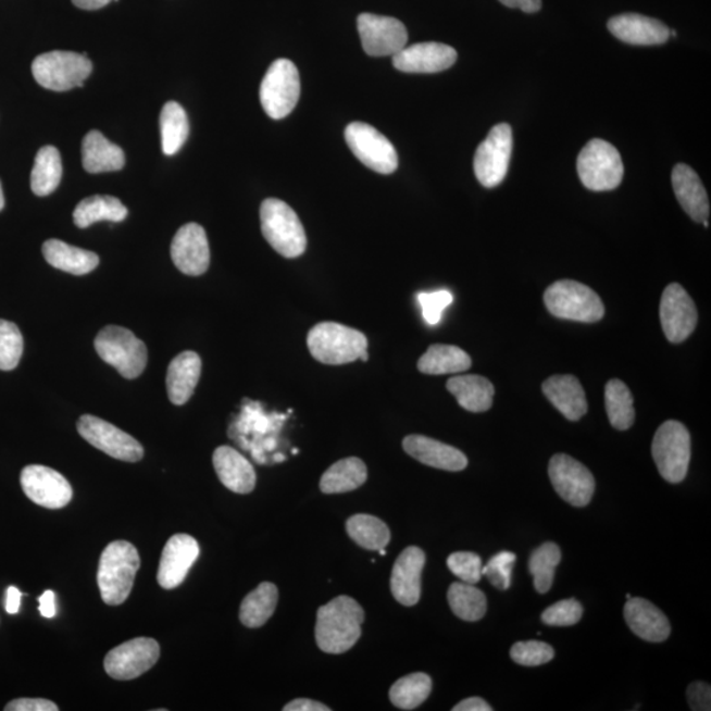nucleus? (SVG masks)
<instances>
[{
    "label": "nucleus",
    "instance_id": "f257e3e1",
    "mask_svg": "<svg viewBox=\"0 0 711 711\" xmlns=\"http://www.w3.org/2000/svg\"><path fill=\"white\" fill-rule=\"evenodd\" d=\"M365 620L363 608L347 596L334 598L317 610L315 639L326 653H345L358 644Z\"/></svg>",
    "mask_w": 711,
    "mask_h": 711
},
{
    "label": "nucleus",
    "instance_id": "f03ea898",
    "mask_svg": "<svg viewBox=\"0 0 711 711\" xmlns=\"http://www.w3.org/2000/svg\"><path fill=\"white\" fill-rule=\"evenodd\" d=\"M140 564L139 552L129 541H112L104 548L99 560L98 586L105 603L117 607L127 601Z\"/></svg>",
    "mask_w": 711,
    "mask_h": 711
},
{
    "label": "nucleus",
    "instance_id": "7ed1b4c3",
    "mask_svg": "<svg viewBox=\"0 0 711 711\" xmlns=\"http://www.w3.org/2000/svg\"><path fill=\"white\" fill-rule=\"evenodd\" d=\"M308 347L320 363L342 365L360 360L366 352L367 339L363 333L345 324L323 322L310 329Z\"/></svg>",
    "mask_w": 711,
    "mask_h": 711
},
{
    "label": "nucleus",
    "instance_id": "20e7f679",
    "mask_svg": "<svg viewBox=\"0 0 711 711\" xmlns=\"http://www.w3.org/2000/svg\"><path fill=\"white\" fill-rule=\"evenodd\" d=\"M261 230L271 247L286 259L302 255L308 237L297 212L288 203L267 198L260 209Z\"/></svg>",
    "mask_w": 711,
    "mask_h": 711
},
{
    "label": "nucleus",
    "instance_id": "39448f33",
    "mask_svg": "<svg viewBox=\"0 0 711 711\" xmlns=\"http://www.w3.org/2000/svg\"><path fill=\"white\" fill-rule=\"evenodd\" d=\"M546 308L560 320L596 323L604 315L601 298L577 280H558L545 292Z\"/></svg>",
    "mask_w": 711,
    "mask_h": 711
},
{
    "label": "nucleus",
    "instance_id": "423d86ee",
    "mask_svg": "<svg viewBox=\"0 0 711 711\" xmlns=\"http://www.w3.org/2000/svg\"><path fill=\"white\" fill-rule=\"evenodd\" d=\"M93 345L99 358L114 366L124 378L135 379L145 372L148 363L147 347L136 338L133 330L118 326L104 327Z\"/></svg>",
    "mask_w": 711,
    "mask_h": 711
},
{
    "label": "nucleus",
    "instance_id": "0eeeda50",
    "mask_svg": "<svg viewBox=\"0 0 711 711\" xmlns=\"http://www.w3.org/2000/svg\"><path fill=\"white\" fill-rule=\"evenodd\" d=\"M691 457L688 428L677 421H666L652 440V458L660 476L671 484L684 482Z\"/></svg>",
    "mask_w": 711,
    "mask_h": 711
},
{
    "label": "nucleus",
    "instance_id": "6e6552de",
    "mask_svg": "<svg viewBox=\"0 0 711 711\" xmlns=\"http://www.w3.org/2000/svg\"><path fill=\"white\" fill-rule=\"evenodd\" d=\"M577 172L586 189L610 191L621 185L625 167L619 149L608 141L595 139L579 152Z\"/></svg>",
    "mask_w": 711,
    "mask_h": 711
},
{
    "label": "nucleus",
    "instance_id": "1a4fd4ad",
    "mask_svg": "<svg viewBox=\"0 0 711 711\" xmlns=\"http://www.w3.org/2000/svg\"><path fill=\"white\" fill-rule=\"evenodd\" d=\"M92 72L86 54L54 51L36 58L33 74L36 83L48 90L67 91L83 87Z\"/></svg>",
    "mask_w": 711,
    "mask_h": 711
},
{
    "label": "nucleus",
    "instance_id": "9d476101",
    "mask_svg": "<svg viewBox=\"0 0 711 711\" xmlns=\"http://www.w3.org/2000/svg\"><path fill=\"white\" fill-rule=\"evenodd\" d=\"M301 96V78L291 61L279 59L267 68L260 86V101L266 114L279 121L291 114Z\"/></svg>",
    "mask_w": 711,
    "mask_h": 711
},
{
    "label": "nucleus",
    "instance_id": "9b49d317",
    "mask_svg": "<svg viewBox=\"0 0 711 711\" xmlns=\"http://www.w3.org/2000/svg\"><path fill=\"white\" fill-rule=\"evenodd\" d=\"M513 145V129L509 124L491 128L474 154L473 170L479 184L491 189L502 183L509 171Z\"/></svg>",
    "mask_w": 711,
    "mask_h": 711
},
{
    "label": "nucleus",
    "instance_id": "f8f14e48",
    "mask_svg": "<svg viewBox=\"0 0 711 711\" xmlns=\"http://www.w3.org/2000/svg\"><path fill=\"white\" fill-rule=\"evenodd\" d=\"M346 141L361 164L379 174H391L398 167L395 146L370 124L353 122L346 128Z\"/></svg>",
    "mask_w": 711,
    "mask_h": 711
},
{
    "label": "nucleus",
    "instance_id": "ddd939ff",
    "mask_svg": "<svg viewBox=\"0 0 711 711\" xmlns=\"http://www.w3.org/2000/svg\"><path fill=\"white\" fill-rule=\"evenodd\" d=\"M78 433L99 451L126 463L145 458V448L133 436L93 415H84L77 423Z\"/></svg>",
    "mask_w": 711,
    "mask_h": 711
},
{
    "label": "nucleus",
    "instance_id": "4468645a",
    "mask_svg": "<svg viewBox=\"0 0 711 711\" xmlns=\"http://www.w3.org/2000/svg\"><path fill=\"white\" fill-rule=\"evenodd\" d=\"M551 483L558 495L575 508H584L591 501L596 479L591 472L576 459L558 453L548 465Z\"/></svg>",
    "mask_w": 711,
    "mask_h": 711
},
{
    "label": "nucleus",
    "instance_id": "2eb2a0df",
    "mask_svg": "<svg viewBox=\"0 0 711 711\" xmlns=\"http://www.w3.org/2000/svg\"><path fill=\"white\" fill-rule=\"evenodd\" d=\"M160 658V646L151 638H136L117 646L104 659V670L118 682H128L153 669Z\"/></svg>",
    "mask_w": 711,
    "mask_h": 711
},
{
    "label": "nucleus",
    "instance_id": "dca6fc26",
    "mask_svg": "<svg viewBox=\"0 0 711 711\" xmlns=\"http://www.w3.org/2000/svg\"><path fill=\"white\" fill-rule=\"evenodd\" d=\"M358 29L363 49L372 58H392L407 47L409 40L407 27L395 17L361 14Z\"/></svg>",
    "mask_w": 711,
    "mask_h": 711
},
{
    "label": "nucleus",
    "instance_id": "f3484780",
    "mask_svg": "<svg viewBox=\"0 0 711 711\" xmlns=\"http://www.w3.org/2000/svg\"><path fill=\"white\" fill-rule=\"evenodd\" d=\"M21 484L29 500L41 508L62 509L73 498L72 485L52 467L43 465L24 467Z\"/></svg>",
    "mask_w": 711,
    "mask_h": 711
},
{
    "label": "nucleus",
    "instance_id": "a211bd4d",
    "mask_svg": "<svg viewBox=\"0 0 711 711\" xmlns=\"http://www.w3.org/2000/svg\"><path fill=\"white\" fill-rule=\"evenodd\" d=\"M660 321L666 339L675 345L694 334L698 321L697 309L694 299L682 285L666 286L661 296Z\"/></svg>",
    "mask_w": 711,
    "mask_h": 711
},
{
    "label": "nucleus",
    "instance_id": "6ab92c4d",
    "mask_svg": "<svg viewBox=\"0 0 711 711\" xmlns=\"http://www.w3.org/2000/svg\"><path fill=\"white\" fill-rule=\"evenodd\" d=\"M171 254L174 265L187 276H202L210 266L208 235L197 223L185 224L172 241Z\"/></svg>",
    "mask_w": 711,
    "mask_h": 711
},
{
    "label": "nucleus",
    "instance_id": "aec40b11",
    "mask_svg": "<svg viewBox=\"0 0 711 711\" xmlns=\"http://www.w3.org/2000/svg\"><path fill=\"white\" fill-rule=\"evenodd\" d=\"M199 557L198 541L190 535L177 534L167 540L162 551L158 582L161 588L171 590L185 582L187 573Z\"/></svg>",
    "mask_w": 711,
    "mask_h": 711
},
{
    "label": "nucleus",
    "instance_id": "412c9836",
    "mask_svg": "<svg viewBox=\"0 0 711 711\" xmlns=\"http://www.w3.org/2000/svg\"><path fill=\"white\" fill-rule=\"evenodd\" d=\"M458 52L440 42H420L392 55V65L403 73H440L454 65Z\"/></svg>",
    "mask_w": 711,
    "mask_h": 711
},
{
    "label": "nucleus",
    "instance_id": "4be33fe9",
    "mask_svg": "<svg viewBox=\"0 0 711 711\" xmlns=\"http://www.w3.org/2000/svg\"><path fill=\"white\" fill-rule=\"evenodd\" d=\"M426 554L420 547H408L392 566L390 588L392 596L404 607H414L421 600L422 572Z\"/></svg>",
    "mask_w": 711,
    "mask_h": 711
},
{
    "label": "nucleus",
    "instance_id": "5701e85b",
    "mask_svg": "<svg viewBox=\"0 0 711 711\" xmlns=\"http://www.w3.org/2000/svg\"><path fill=\"white\" fill-rule=\"evenodd\" d=\"M608 28L616 39L632 46H661L671 37V29L664 23L639 14L611 17Z\"/></svg>",
    "mask_w": 711,
    "mask_h": 711
},
{
    "label": "nucleus",
    "instance_id": "b1692460",
    "mask_svg": "<svg viewBox=\"0 0 711 711\" xmlns=\"http://www.w3.org/2000/svg\"><path fill=\"white\" fill-rule=\"evenodd\" d=\"M404 452L420 463L448 472L464 471L467 459L460 449L423 435H409L403 439Z\"/></svg>",
    "mask_w": 711,
    "mask_h": 711
},
{
    "label": "nucleus",
    "instance_id": "393cba45",
    "mask_svg": "<svg viewBox=\"0 0 711 711\" xmlns=\"http://www.w3.org/2000/svg\"><path fill=\"white\" fill-rule=\"evenodd\" d=\"M626 623L639 638L660 644L670 638L671 625L663 611L645 598H629L625 604Z\"/></svg>",
    "mask_w": 711,
    "mask_h": 711
},
{
    "label": "nucleus",
    "instance_id": "a878e982",
    "mask_svg": "<svg viewBox=\"0 0 711 711\" xmlns=\"http://www.w3.org/2000/svg\"><path fill=\"white\" fill-rule=\"evenodd\" d=\"M673 191L683 210L691 220L702 223L709 220L710 203L702 180L690 166L678 164L672 172Z\"/></svg>",
    "mask_w": 711,
    "mask_h": 711
},
{
    "label": "nucleus",
    "instance_id": "bb28decb",
    "mask_svg": "<svg viewBox=\"0 0 711 711\" xmlns=\"http://www.w3.org/2000/svg\"><path fill=\"white\" fill-rule=\"evenodd\" d=\"M221 483L237 495H248L255 486V472L249 461L228 446L215 449L212 457Z\"/></svg>",
    "mask_w": 711,
    "mask_h": 711
},
{
    "label": "nucleus",
    "instance_id": "cd10ccee",
    "mask_svg": "<svg viewBox=\"0 0 711 711\" xmlns=\"http://www.w3.org/2000/svg\"><path fill=\"white\" fill-rule=\"evenodd\" d=\"M202 372V360L191 351L179 353L172 360L166 373V390L171 402L183 407L195 395Z\"/></svg>",
    "mask_w": 711,
    "mask_h": 711
},
{
    "label": "nucleus",
    "instance_id": "c85d7f7f",
    "mask_svg": "<svg viewBox=\"0 0 711 711\" xmlns=\"http://www.w3.org/2000/svg\"><path fill=\"white\" fill-rule=\"evenodd\" d=\"M542 392L566 420L576 422L588 413V401L575 376H552L542 384Z\"/></svg>",
    "mask_w": 711,
    "mask_h": 711
},
{
    "label": "nucleus",
    "instance_id": "c756f323",
    "mask_svg": "<svg viewBox=\"0 0 711 711\" xmlns=\"http://www.w3.org/2000/svg\"><path fill=\"white\" fill-rule=\"evenodd\" d=\"M83 164L86 172L97 174L122 171L126 158L122 148L105 139L99 130H90L83 142Z\"/></svg>",
    "mask_w": 711,
    "mask_h": 711
},
{
    "label": "nucleus",
    "instance_id": "7c9ffc66",
    "mask_svg": "<svg viewBox=\"0 0 711 711\" xmlns=\"http://www.w3.org/2000/svg\"><path fill=\"white\" fill-rule=\"evenodd\" d=\"M42 254L49 265H52L55 270L74 274V276H84V274L92 272L99 265L97 253L68 246L58 239L43 242Z\"/></svg>",
    "mask_w": 711,
    "mask_h": 711
},
{
    "label": "nucleus",
    "instance_id": "2f4dec72",
    "mask_svg": "<svg viewBox=\"0 0 711 711\" xmlns=\"http://www.w3.org/2000/svg\"><path fill=\"white\" fill-rule=\"evenodd\" d=\"M447 389L458 399L460 407L471 413H485L495 398V386L477 374L449 378Z\"/></svg>",
    "mask_w": 711,
    "mask_h": 711
},
{
    "label": "nucleus",
    "instance_id": "473e14b6",
    "mask_svg": "<svg viewBox=\"0 0 711 711\" xmlns=\"http://www.w3.org/2000/svg\"><path fill=\"white\" fill-rule=\"evenodd\" d=\"M367 478V470L363 460L348 458L330 465L321 478V490L324 495H340L360 488Z\"/></svg>",
    "mask_w": 711,
    "mask_h": 711
},
{
    "label": "nucleus",
    "instance_id": "72a5a7b5",
    "mask_svg": "<svg viewBox=\"0 0 711 711\" xmlns=\"http://www.w3.org/2000/svg\"><path fill=\"white\" fill-rule=\"evenodd\" d=\"M128 210L117 198L111 196H92L85 198L73 212L74 224L79 228H87L93 223L123 222Z\"/></svg>",
    "mask_w": 711,
    "mask_h": 711
},
{
    "label": "nucleus",
    "instance_id": "f704fd0d",
    "mask_svg": "<svg viewBox=\"0 0 711 711\" xmlns=\"http://www.w3.org/2000/svg\"><path fill=\"white\" fill-rule=\"evenodd\" d=\"M472 366L471 356L457 346L434 345L417 361V370L424 374L461 373Z\"/></svg>",
    "mask_w": 711,
    "mask_h": 711
},
{
    "label": "nucleus",
    "instance_id": "c9c22d12",
    "mask_svg": "<svg viewBox=\"0 0 711 711\" xmlns=\"http://www.w3.org/2000/svg\"><path fill=\"white\" fill-rule=\"evenodd\" d=\"M278 589L272 583H263L242 600L240 621L249 628L264 626L277 608Z\"/></svg>",
    "mask_w": 711,
    "mask_h": 711
},
{
    "label": "nucleus",
    "instance_id": "e433bc0d",
    "mask_svg": "<svg viewBox=\"0 0 711 711\" xmlns=\"http://www.w3.org/2000/svg\"><path fill=\"white\" fill-rule=\"evenodd\" d=\"M62 177V162L58 148L42 147L36 154L30 187L37 197H47L58 189Z\"/></svg>",
    "mask_w": 711,
    "mask_h": 711
},
{
    "label": "nucleus",
    "instance_id": "4c0bfd02",
    "mask_svg": "<svg viewBox=\"0 0 711 711\" xmlns=\"http://www.w3.org/2000/svg\"><path fill=\"white\" fill-rule=\"evenodd\" d=\"M162 151L166 155L176 154L189 137V118L183 105L167 102L160 116Z\"/></svg>",
    "mask_w": 711,
    "mask_h": 711
},
{
    "label": "nucleus",
    "instance_id": "58836bf2",
    "mask_svg": "<svg viewBox=\"0 0 711 711\" xmlns=\"http://www.w3.org/2000/svg\"><path fill=\"white\" fill-rule=\"evenodd\" d=\"M347 533L356 545L370 551H379L390 542V529L377 516L358 514L347 521Z\"/></svg>",
    "mask_w": 711,
    "mask_h": 711
},
{
    "label": "nucleus",
    "instance_id": "ea45409f",
    "mask_svg": "<svg viewBox=\"0 0 711 711\" xmlns=\"http://www.w3.org/2000/svg\"><path fill=\"white\" fill-rule=\"evenodd\" d=\"M604 404L611 426L626 432L635 421L634 398L621 379H611L604 388Z\"/></svg>",
    "mask_w": 711,
    "mask_h": 711
},
{
    "label": "nucleus",
    "instance_id": "a19ab883",
    "mask_svg": "<svg viewBox=\"0 0 711 711\" xmlns=\"http://www.w3.org/2000/svg\"><path fill=\"white\" fill-rule=\"evenodd\" d=\"M448 603L453 614L466 622L484 619L488 603L484 592L466 583H453L448 589Z\"/></svg>",
    "mask_w": 711,
    "mask_h": 711
},
{
    "label": "nucleus",
    "instance_id": "79ce46f5",
    "mask_svg": "<svg viewBox=\"0 0 711 711\" xmlns=\"http://www.w3.org/2000/svg\"><path fill=\"white\" fill-rule=\"evenodd\" d=\"M432 690V677L422 672L411 673L391 686L390 701L398 709L414 710L427 700Z\"/></svg>",
    "mask_w": 711,
    "mask_h": 711
},
{
    "label": "nucleus",
    "instance_id": "37998d69",
    "mask_svg": "<svg viewBox=\"0 0 711 711\" xmlns=\"http://www.w3.org/2000/svg\"><path fill=\"white\" fill-rule=\"evenodd\" d=\"M561 561V551L552 541L545 542L529 558L528 570L534 577V586L540 595L550 591L553 585L554 572Z\"/></svg>",
    "mask_w": 711,
    "mask_h": 711
},
{
    "label": "nucleus",
    "instance_id": "c03bdc74",
    "mask_svg": "<svg viewBox=\"0 0 711 711\" xmlns=\"http://www.w3.org/2000/svg\"><path fill=\"white\" fill-rule=\"evenodd\" d=\"M24 340L16 324L0 320V371H12L21 363Z\"/></svg>",
    "mask_w": 711,
    "mask_h": 711
},
{
    "label": "nucleus",
    "instance_id": "a18cd8bd",
    "mask_svg": "<svg viewBox=\"0 0 711 711\" xmlns=\"http://www.w3.org/2000/svg\"><path fill=\"white\" fill-rule=\"evenodd\" d=\"M510 657L516 664L525 666H538L550 663L554 658L553 648L545 641L528 640L517 641L511 648Z\"/></svg>",
    "mask_w": 711,
    "mask_h": 711
},
{
    "label": "nucleus",
    "instance_id": "49530a36",
    "mask_svg": "<svg viewBox=\"0 0 711 711\" xmlns=\"http://www.w3.org/2000/svg\"><path fill=\"white\" fill-rule=\"evenodd\" d=\"M449 571L461 582L477 584L483 577V560L474 552H454L447 560Z\"/></svg>",
    "mask_w": 711,
    "mask_h": 711
},
{
    "label": "nucleus",
    "instance_id": "de8ad7c7",
    "mask_svg": "<svg viewBox=\"0 0 711 711\" xmlns=\"http://www.w3.org/2000/svg\"><path fill=\"white\" fill-rule=\"evenodd\" d=\"M515 553L502 551L483 566V576L488 577L490 584L497 589L508 590L511 586V576L515 564Z\"/></svg>",
    "mask_w": 711,
    "mask_h": 711
},
{
    "label": "nucleus",
    "instance_id": "09e8293b",
    "mask_svg": "<svg viewBox=\"0 0 711 711\" xmlns=\"http://www.w3.org/2000/svg\"><path fill=\"white\" fill-rule=\"evenodd\" d=\"M583 604L571 598V600L559 601L542 611L541 621L548 626H573L583 619Z\"/></svg>",
    "mask_w": 711,
    "mask_h": 711
},
{
    "label": "nucleus",
    "instance_id": "8fccbe9b",
    "mask_svg": "<svg viewBox=\"0 0 711 711\" xmlns=\"http://www.w3.org/2000/svg\"><path fill=\"white\" fill-rule=\"evenodd\" d=\"M417 301H420L424 321L429 326H436L441 321L442 311L453 302V296L447 290L421 292Z\"/></svg>",
    "mask_w": 711,
    "mask_h": 711
},
{
    "label": "nucleus",
    "instance_id": "3c124183",
    "mask_svg": "<svg viewBox=\"0 0 711 711\" xmlns=\"http://www.w3.org/2000/svg\"><path fill=\"white\" fill-rule=\"evenodd\" d=\"M690 709L695 711H709L711 709V689L707 683L697 682L688 688Z\"/></svg>",
    "mask_w": 711,
    "mask_h": 711
},
{
    "label": "nucleus",
    "instance_id": "603ef678",
    "mask_svg": "<svg viewBox=\"0 0 711 711\" xmlns=\"http://www.w3.org/2000/svg\"><path fill=\"white\" fill-rule=\"evenodd\" d=\"M5 711H58L59 707L42 698H18L4 708Z\"/></svg>",
    "mask_w": 711,
    "mask_h": 711
},
{
    "label": "nucleus",
    "instance_id": "864d4df0",
    "mask_svg": "<svg viewBox=\"0 0 711 711\" xmlns=\"http://www.w3.org/2000/svg\"><path fill=\"white\" fill-rule=\"evenodd\" d=\"M285 711H329L330 709L326 704L309 698H298V700L291 701L284 708Z\"/></svg>",
    "mask_w": 711,
    "mask_h": 711
},
{
    "label": "nucleus",
    "instance_id": "5fc2aeb1",
    "mask_svg": "<svg viewBox=\"0 0 711 711\" xmlns=\"http://www.w3.org/2000/svg\"><path fill=\"white\" fill-rule=\"evenodd\" d=\"M503 5L510 9H517L527 14H534L541 9V0H500Z\"/></svg>",
    "mask_w": 711,
    "mask_h": 711
},
{
    "label": "nucleus",
    "instance_id": "6e6d98bb",
    "mask_svg": "<svg viewBox=\"0 0 711 711\" xmlns=\"http://www.w3.org/2000/svg\"><path fill=\"white\" fill-rule=\"evenodd\" d=\"M40 607L39 611L43 619H54L55 613V595L52 590L43 591V595L39 598Z\"/></svg>",
    "mask_w": 711,
    "mask_h": 711
},
{
    "label": "nucleus",
    "instance_id": "4d7b16f0",
    "mask_svg": "<svg viewBox=\"0 0 711 711\" xmlns=\"http://www.w3.org/2000/svg\"><path fill=\"white\" fill-rule=\"evenodd\" d=\"M453 711H491L492 708L488 702L479 697L466 698L452 709Z\"/></svg>",
    "mask_w": 711,
    "mask_h": 711
},
{
    "label": "nucleus",
    "instance_id": "13d9d810",
    "mask_svg": "<svg viewBox=\"0 0 711 711\" xmlns=\"http://www.w3.org/2000/svg\"><path fill=\"white\" fill-rule=\"evenodd\" d=\"M23 592L15 588V586H10L8 589V595H5V611L9 614H17L21 610Z\"/></svg>",
    "mask_w": 711,
    "mask_h": 711
},
{
    "label": "nucleus",
    "instance_id": "bf43d9fd",
    "mask_svg": "<svg viewBox=\"0 0 711 711\" xmlns=\"http://www.w3.org/2000/svg\"><path fill=\"white\" fill-rule=\"evenodd\" d=\"M73 4L80 10H99L108 5L111 0H72Z\"/></svg>",
    "mask_w": 711,
    "mask_h": 711
},
{
    "label": "nucleus",
    "instance_id": "052dcab7",
    "mask_svg": "<svg viewBox=\"0 0 711 711\" xmlns=\"http://www.w3.org/2000/svg\"><path fill=\"white\" fill-rule=\"evenodd\" d=\"M4 208V195L2 189V184H0V211Z\"/></svg>",
    "mask_w": 711,
    "mask_h": 711
},
{
    "label": "nucleus",
    "instance_id": "680f3d73",
    "mask_svg": "<svg viewBox=\"0 0 711 711\" xmlns=\"http://www.w3.org/2000/svg\"><path fill=\"white\" fill-rule=\"evenodd\" d=\"M276 460H278V461L283 460L284 461L285 460L284 454H278V457H276Z\"/></svg>",
    "mask_w": 711,
    "mask_h": 711
},
{
    "label": "nucleus",
    "instance_id": "e2e57ef3",
    "mask_svg": "<svg viewBox=\"0 0 711 711\" xmlns=\"http://www.w3.org/2000/svg\"><path fill=\"white\" fill-rule=\"evenodd\" d=\"M378 552H379V554H382V557H385V554H386L385 548H383V550H379Z\"/></svg>",
    "mask_w": 711,
    "mask_h": 711
},
{
    "label": "nucleus",
    "instance_id": "0e129e2a",
    "mask_svg": "<svg viewBox=\"0 0 711 711\" xmlns=\"http://www.w3.org/2000/svg\"><path fill=\"white\" fill-rule=\"evenodd\" d=\"M297 453H298V449L297 448L292 449V454H297Z\"/></svg>",
    "mask_w": 711,
    "mask_h": 711
}]
</instances>
